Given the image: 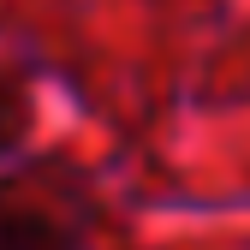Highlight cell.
<instances>
[{
    "mask_svg": "<svg viewBox=\"0 0 250 250\" xmlns=\"http://www.w3.org/2000/svg\"><path fill=\"white\" fill-rule=\"evenodd\" d=\"M0 250H78V238L60 214L18 203V197H0Z\"/></svg>",
    "mask_w": 250,
    "mask_h": 250,
    "instance_id": "1",
    "label": "cell"
},
{
    "mask_svg": "<svg viewBox=\"0 0 250 250\" xmlns=\"http://www.w3.org/2000/svg\"><path fill=\"white\" fill-rule=\"evenodd\" d=\"M24 137H30V102L12 78H0V155L24 149Z\"/></svg>",
    "mask_w": 250,
    "mask_h": 250,
    "instance_id": "2",
    "label": "cell"
}]
</instances>
